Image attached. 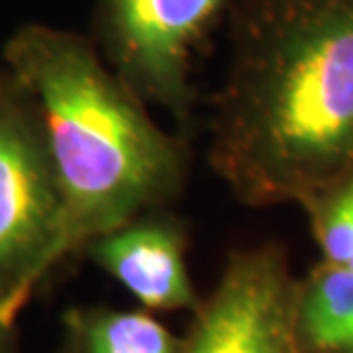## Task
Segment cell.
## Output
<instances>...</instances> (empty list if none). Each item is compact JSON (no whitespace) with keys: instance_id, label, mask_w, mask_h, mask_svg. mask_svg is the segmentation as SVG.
I'll return each instance as SVG.
<instances>
[{"instance_id":"1","label":"cell","mask_w":353,"mask_h":353,"mask_svg":"<svg viewBox=\"0 0 353 353\" xmlns=\"http://www.w3.org/2000/svg\"><path fill=\"white\" fill-rule=\"evenodd\" d=\"M209 165L245 207L353 172V0H239Z\"/></svg>"},{"instance_id":"5","label":"cell","mask_w":353,"mask_h":353,"mask_svg":"<svg viewBox=\"0 0 353 353\" xmlns=\"http://www.w3.org/2000/svg\"><path fill=\"white\" fill-rule=\"evenodd\" d=\"M296 285L299 278L278 243L230 252L214 289L193 312L181 353H301Z\"/></svg>"},{"instance_id":"9","label":"cell","mask_w":353,"mask_h":353,"mask_svg":"<svg viewBox=\"0 0 353 353\" xmlns=\"http://www.w3.org/2000/svg\"><path fill=\"white\" fill-rule=\"evenodd\" d=\"M296 207L305 214L323 262L353 271V172L312 190Z\"/></svg>"},{"instance_id":"12","label":"cell","mask_w":353,"mask_h":353,"mask_svg":"<svg viewBox=\"0 0 353 353\" xmlns=\"http://www.w3.org/2000/svg\"><path fill=\"white\" fill-rule=\"evenodd\" d=\"M60 353H76V351L72 349V344H69V342H67V347H65V349H62Z\"/></svg>"},{"instance_id":"8","label":"cell","mask_w":353,"mask_h":353,"mask_svg":"<svg viewBox=\"0 0 353 353\" xmlns=\"http://www.w3.org/2000/svg\"><path fill=\"white\" fill-rule=\"evenodd\" d=\"M67 342L76 353H181V340L150 310L72 307Z\"/></svg>"},{"instance_id":"2","label":"cell","mask_w":353,"mask_h":353,"mask_svg":"<svg viewBox=\"0 0 353 353\" xmlns=\"http://www.w3.org/2000/svg\"><path fill=\"white\" fill-rule=\"evenodd\" d=\"M3 60L41 117L60 195L55 268L181 195L190 170L186 138L150 115L92 37L28 23L5 41Z\"/></svg>"},{"instance_id":"6","label":"cell","mask_w":353,"mask_h":353,"mask_svg":"<svg viewBox=\"0 0 353 353\" xmlns=\"http://www.w3.org/2000/svg\"><path fill=\"white\" fill-rule=\"evenodd\" d=\"M188 245L186 223L159 209L97 236L83 255L150 312H195L202 296L188 268Z\"/></svg>"},{"instance_id":"7","label":"cell","mask_w":353,"mask_h":353,"mask_svg":"<svg viewBox=\"0 0 353 353\" xmlns=\"http://www.w3.org/2000/svg\"><path fill=\"white\" fill-rule=\"evenodd\" d=\"M294 323L301 353H353V271L321 259L299 278Z\"/></svg>"},{"instance_id":"4","label":"cell","mask_w":353,"mask_h":353,"mask_svg":"<svg viewBox=\"0 0 353 353\" xmlns=\"http://www.w3.org/2000/svg\"><path fill=\"white\" fill-rule=\"evenodd\" d=\"M239 0H94L92 41L147 105L193 122V69L207 39Z\"/></svg>"},{"instance_id":"11","label":"cell","mask_w":353,"mask_h":353,"mask_svg":"<svg viewBox=\"0 0 353 353\" xmlns=\"http://www.w3.org/2000/svg\"><path fill=\"white\" fill-rule=\"evenodd\" d=\"M7 76H10L7 74V69H0V90H3V85L7 83Z\"/></svg>"},{"instance_id":"3","label":"cell","mask_w":353,"mask_h":353,"mask_svg":"<svg viewBox=\"0 0 353 353\" xmlns=\"http://www.w3.org/2000/svg\"><path fill=\"white\" fill-rule=\"evenodd\" d=\"M58 234L60 195L39 110L10 74L0 90V316L12 326L55 271Z\"/></svg>"},{"instance_id":"10","label":"cell","mask_w":353,"mask_h":353,"mask_svg":"<svg viewBox=\"0 0 353 353\" xmlns=\"http://www.w3.org/2000/svg\"><path fill=\"white\" fill-rule=\"evenodd\" d=\"M0 353H19L17 337H14V326L0 316Z\"/></svg>"}]
</instances>
